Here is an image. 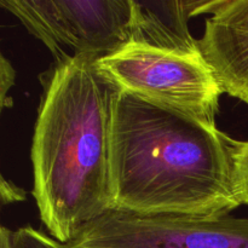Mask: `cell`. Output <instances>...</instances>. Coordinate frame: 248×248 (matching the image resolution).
<instances>
[{"label": "cell", "mask_w": 248, "mask_h": 248, "mask_svg": "<svg viewBox=\"0 0 248 248\" xmlns=\"http://www.w3.org/2000/svg\"><path fill=\"white\" fill-rule=\"evenodd\" d=\"M11 232L12 230L2 227L0 232V248H11Z\"/></svg>", "instance_id": "7c38bea8"}, {"label": "cell", "mask_w": 248, "mask_h": 248, "mask_svg": "<svg viewBox=\"0 0 248 248\" xmlns=\"http://www.w3.org/2000/svg\"><path fill=\"white\" fill-rule=\"evenodd\" d=\"M235 189L241 205L248 206V140H234Z\"/></svg>", "instance_id": "ba28073f"}, {"label": "cell", "mask_w": 248, "mask_h": 248, "mask_svg": "<svg viewBox=\"0 0 248 248\" xmlns=\"http://www.w3.org/2000/svg\"><path fill=\"white\" fill-rule=\"evenodd\" d=\"M56 60L73 55L102 57L133 41V0H0Z\"/></svg>", "instance_id": "277c9868"}, {"label": "cell", "mask_w": 248, "mask_h": 248, "mask_svg": "<svg viewBox=\"0 0 248 248\" xmlns=\"http://www.w3.org/2000/svg\"><path fill=\"white\" fill-rule=\"evenodd\" d=\"M11 248H67V246L56 241L50 235L27 225L11 232Z\"/></svg>", "instance_id": "9c48e42d"}, {"label": "cell", "mask_w": 248, "mask_h": 248, "mask_svg": "<svg viewBox=\"0 0 248 248\" xmlns=\"http://www.w3.org/2000/svg\"><path fill=\"white\" fill-rule=\"evenodd\" d=\"M199 39L223 93L248 104V0H210Z\"/></svg>", "instance_id": "8992f818"}, {"label": "cell", "mask_w": 248, "mask_h": 248, "mask_svg": "<svg viewBox=\"0 0 248 248\" xmlns=\"http://www.w3.org/2000/svg\"><path fill=\"white\" fill-rule=\"evenodd\" d=\"M208 0H133V41L181 53H201L199 41L191 36L188 21L203 14Z\"/></svg>", "instance_id": "52a82bcc"}, {"label": "cell", "mask_w": 248, "mask_h": 248, "mask_svg": "<svg viewBox=\"0 0 248 248\" xmlns=\"http://www.w3.org/2000/svg\"><path fill=\"white\" fill-rule=\"evenodd\" d=\"M16 72L12 67L11 62L1 55L0 57V106L1 109L10 108L12 106L11 99L9 98V92L15 85Z\"/></svg>", "instance_id": "30bf717a"}, {"label": "cell", "mask_w": 248, "mask_h": 248, "mask_svg": "<svg viewBox=\"0 0 248 248\" xmlns=\"http://www.w3.org/2000/svg\"><path fill=\"white\" fill-rule=\"evenodd\" d=\"M94 64L110 89L217 128L223 91L201 53L174 52L130 41L115 52L98 57Z\"/></svg>", "instance_id": "3957f363"}, {"label": "cell", "mask_w": 248, "mask_h": 248, "mask_svg": "<svg viewBox=\"0 0 248 248\" xmlns=\"http://www.w3.org/2000/svg\"><path fill=\"white\" fill-rule=\"evenodd\" d=\"M97 58L56 60L34 125L33 196L48 235L63 245L113 208L111 89L97 72Z\"/></svg>", "instance_id": "7a4b0ae2"}, {"label": "cell", "mask_w": 248, "mask_h": 248, "mask_svg": "<svg viewBox=\"0 0 248 248\" xmlns=\"http://www.w3.org/2000/svg\"><path fill=\"white\" fill-rule=\"evenodd\" d=\"M0 195H1L2 205L22 202L27 198V193L23 189L17 186L14 182L7 181L4 176H1V182H0Z\"/></svg>", "instance_id": "8fae6325"}, {"label": "cell", "mask_w": 248, "mask_h": 248, "mask_svg": "<svg viewBox=\"0 0 248 248\" xmlns=\"http://www.w3.org/2000/svg\"><path fill=\"white\" fill-rule=\"evenodd\" d=\"M67 248H248V218L140 216L109 211Z\"/></svg>", "instance_id": "5b68a950"}, {"label": "cell", "mask_w": 248, "mask_h": 248, "mask_svg": "<svg viewBox=\"0 0 248 248\" xmlns=\"http://www.w3.org/2000/svg\"><path fill=\"white\" fill-rule=\"evenodd\" d=\"M234 140L140 97L111 89V210L216 217L241 206Z\"/></svg>", "instance_id": "6da1fadb"}]
</instances>
